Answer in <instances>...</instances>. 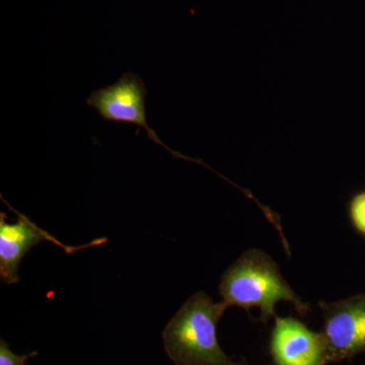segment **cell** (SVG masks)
Masks as SVG:
<instances>
[{"instance_id": "obj_9", "label": "cell", "mask_w": 365, "mask_h": 365, "mask_svg": "<svg viewBox=\"0 0 365 365\" xmlns=\"http://www.w3.org/2000/svg\"><path fill=\"white\" fill-rule=\"evenodd\" d=\"M239 365H249V364L246 361V359H242V361L239 362Z\"/></svg>"}, {"instance_id": "obj_3", "label": "cell", "mask_w": 365, "mask_h": 365, "mask_svg": "<svg viewBox=\"0 0 365 365\" xmlns=\"http://www.w3.org/2000/svg\"><path fill=\"white\" fill-rule=\"evenodd\" d=\"M146 97L148 90L143 79L134 72H127L113 85L93 91L86 100V104L93 108L105 121L140 127L146 131L151 141L163 146L173 155L175 150L165 145L148 124Z\"/></svg>"}, {"instance_id": "obj_1", "label": "cell", "mask_w": 365, "mask_h": 365, "mask_svg": "<svg viewBox=\"0 0 365 365\" xmlns=\"http://www.w3.org/2000/svg\"><path fill=\"white\" fill-rule=\"evenodd\" d=\"M204 292L184 304L163 332V347L176 365H239L225 354L217 339V324L227 309Z\"/></svg>"}, {"instance_id": "obj_5", "label": "cell", "mask_w": 365, "mask_h": 365, "mask_svg": "<svg viewBox=\"0 0 365 365\" xmlns=\"http://www.w3.org/2000/svg\"><path fill=\"white\" fill-rule=\"evenodd\" d=\"M13 210L18 215L16 223H9L6 213H0V278L6 284L20 282L19 269L24 257L40 242H51L63 249L67 254L107 242V239H98L83 246H66L51 234L38 227L25 215L14 209Z\"/></svg>"}, {"instance_id": "obj_4", "label": "cell", "mask_w": 365, "mask_h": 365, "mask_svg": "<svg viewBox=\"0 0 365 365\" xmlns=\"http://www.w3.org/2000/svg\"><path fill=\"white\" fill-rule=\"evenodd\" d=\"M329 362L352 359L365 351V294L335 302H319Z\"/></svg>"}, {"instance_id": "obj_2", "label": "cell", "mask_w": 365, "mask_h": 365, "mask_svg": "<svg viewBox=\"0 0 365 365\" xmlns=\"http://www.w3.org/2000/svg\"><path fill=\"white\" fill-rule=\"evenodd\" d=\"M220 294L228 307L248 312L258 307L259 319L265 324L276 317L275 306L279 302H290L302 314L309 311L281 275L277 264L260 250H249L223 273Z\"/></svg>"}, {"instance_id": "obj_6", "label": "cell", "mask_w": 365, "mask_h": 365, "mask_svg": "<svg viewBox=\"0 0 365 365\" xmlns=\"http://www.w3.org/2000/svg\"><path fill=\"white\" fill-rule=\"evenodd\" d=\"M270 353L275 365H326L329 362L324 334L309 330L294 318L276 317Z\"/></svg>"}, {"instance_id": "obj_7", "label": "cell", "mask_w": 365, "mask_h": 365, "mask_svg": "<svg viewBox=\"0 0 365 365\" xmlns=\"http://www.w3.org/2000/svg\"><path fill=\"white\" fill-rule=\"evenodd\" d=\"M350 216L354 227L365 235V192L353 197L350 202Z\"/></svg>"}, {"instance_id": "obj_8", "label": "cell", "mask_w": 365, "mask_h": 365, "mask_svg": "<svg viewBox=\"0 0 365 365\" xmlns=\"http://www.w3.org/2000/svg\"><path fill=\"white\" fill-rule=\"evenodd\" d=\"M38 352L33 351L25 355H18L11 351L6 341L0 340V365H26L32 357L37 356Z\"/></svg>"}]
</instances>
